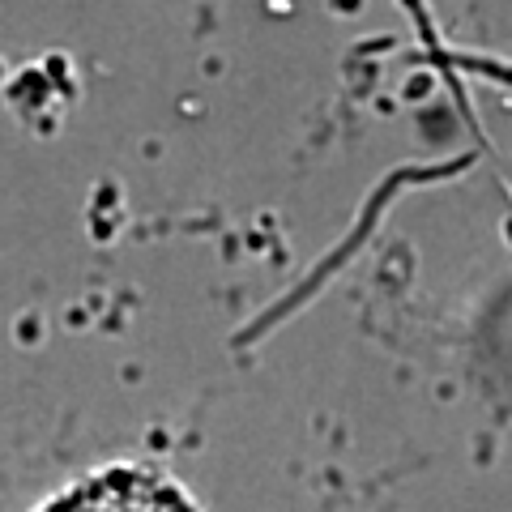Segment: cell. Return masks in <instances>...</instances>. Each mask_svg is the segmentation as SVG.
Instances as JSON below:
<instances>
[{"label": "cell", "mask_w": 512, "mask_h": 512, "mask_svg": "<svg viewBox=\"0 0 512 512\" xmlns=\"http://www.w3.org/2000/svg\"><path fill=\"white\" fill-rule=\"evenodd\" d=\"M47 512H197L175 487L163 478L137 474V470H116L94 483L77 487L47 508Z\"/></svg>", "instance_id": "1"}]
</instances>
